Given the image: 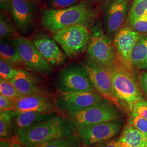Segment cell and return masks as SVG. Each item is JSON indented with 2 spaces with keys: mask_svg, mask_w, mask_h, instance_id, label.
Here are the masks:
<instances>
[{
  "mask_svg": "<svg viewBox=\"0 0 147 147\" xmlns=\"http://www.w3.org/2000/svg\"><path fill=\"white\" fill-rule=\"evenodd\" d=\"M130 63L139 69H147V36L140 37L130 56Z\"/></svg>",
  "mask_w": 147,
  "mask_h": 147,
  "instance_id": "cell-20",
  "label": "cell"
},
{
  "mask_svg": "<svg viewBox=\"0 0 147 147\" xmlns=\"http://www.w3.org/2000/svg\"><path fill=\"white\" fill-rule=\"evenodd\" d=\"M12 41L20 53L27 70L40 74L50 73L51 71L50 65L31 40L17 35Z\"/></svg>",
  "mask_w": 147,
  "mask_h": 147,
  "instance_id": "cell-11",
  "label": "cell"
},
{
  "mask_svg": "<svg viewBox=\"0 0 147 147\" xmlns=\"http://www.w3.org/2000/svg\"><path fill=\"white\" fill-rule=\"evenodd\" d=\"M109 71L118 100L125 103L131 111L134 105L142 99L135 76L128 69L119 65L110 69Z\"/></svg>",
  "mask_w": 147,
  "mask_h": 147,
  "instance_id": "cell-6",
  "label": "cell"
},
{
  "mask_svg": "<svg viewBox=\"0 0 147 147\" xmlns=\"http://www.w3.org/2000/svg\"><path fill=\"white\" fill-rule=\"evenodd\" d=\"M82 64L88 74L96 91L105 99L110 100L117 106H120L109 70L90 58L86 59Z\"/></svg>",
  "mask_w": 147,
  "mask_h": 147,
  "instance_id": "cell-9",
  "label": "cell"
},
{
  "mask_svg": "<svg viewBox=\"0 0 147 147\" xmlns=\"http://www.w3.org/2000/svg\"><path fill=\"white\" fill-rule=\"evenodd\" d=\"M56 87L60 93L96 91L83 64L77 63L69 64L59 71L56 80Z\"/></svg>",
  "mask_w": 147,
  "mask_h": 147,
  "instance_id": "cell-4",
  "label": "cell"
},
{
  "mask_svg": "<svg viewBox=\"0 0 147 147\" xmlns=\"http://www.w3.org/2000/svg\"><path fill=\"white\" fill-rule=\"evenodd\" d=\"M1 147H27L18 142L15 136L7 140H1Z\"/></svg>",
  "mask_w": 147,
  "mask_h": 147,
  "instance_id": "cell-33",
  "label": "cell"
},
{
  "mask_svg": "<svg viewBox=\"0 0 147 147\" xmlns=\"http://www.w3.org/2000/svg\"><path fill=\"white\" fill-rule=\"evenodd\" d=\"M139 84L143 92L147 97V72L141 75L139 78Z\"/></svg>",
  "mask_w": 147,
  "mask_h": 147,
  "instance_id": "cell-34",
  "label": "cell"
},
{
  "mask_svg": "<svg viewBox=\"0 0 147 147\" xmlns=\"http://www.w3.org/2000/svg\"><path fill=\"white\" fill-rule=\"evenodd\" d=\"M82 147H91V146H84Z\"/></svg>",
  "mask_w": 147,
  "mask_h": 147,
  "instance_id": "cell-38",
  "label": "cell"
},
{
  "mask_svg": "<svg viewBox=\"0 0 147 147\" xmlns=\"http://www.w3.org/2000/svg\"><path fill=\"white\" fill-rule=\"evenodd\" d=\"M98 147H120L118 140L111 141Z\"/></svg>",
  "mask_w": 147,
  "mask_h": 147,
  "instance_id": "cell-36",
  "label": "cell"
},
{
  "mask_svg": "<svg viewBox=\"0 0 147 147\" xmlns=\"http://www.w3.org/2000/svg\"><path fill=\"white\" fill-rule=\"evenodd\" d=\"M16 101L9 99L2 95H0V110H15Z\"/></svg>",
  "mask_w": 147,
  "mask_h": 147,
  "instance_id": "cell-31",
  "label": "cell"
},
{
  "mask_svg": "<svg viewBox=\"0 0 147 147\" xmlns=\"http://www.w3.org/2000/svg\"><path fill=\"white\" fill-rule=\"evenodd\" d=\"M123 121L121 119L92 125L77 126L79 136L84 146H92L109 141L121 131Z\"/></svg>",
  "mask_w": 147,
  "mask_h": 147,
  "instance_id": "cell-10",
  "label": "cell"
},
{
  "mask_svg": "<svg viewBox=\"0 0 147 147\" xmlns=\"http://www.w3.org/2000/svg\"><path fill=\"white\" fill-rule=\"evenodd\" d=\"M16 111H36L50 113L58 112L55 99L50 95L24 96L16 101Z\"/></svg>",
  "mask_w": 147,
  "mask_h": 147,
  "instance_id": "cell-13",
  "label": "cell"
},
{
  "mask_svg": "<svg viewBox=\"0 0 147 147\" xmlns=\"http://www.w3.org/2000/svg\"><path fill=\"white\" fill-rule=\"evenodd\" d=\"M88 1H101V0H88Z\"/></svg>",
  "mask_w": 147,
  "mask_h": 147,
  "instance_id": "cell-37",
  "label": "cell"
},
{
  "mask_svg": "<svg viewBox=\"0 0 147 147\" xmlns=\"http://www.w3.org/2000/svg\"><path fill=\"white\" fill-rule=\"evenodd\" d=\"M90 36L89 26L76 25L53 33V38L70 59L78 57L87 50Z\"/></svg>",
  "mask_w": 147,
  "mask_h": 147,
  "instance_id": "cell-3",
  "label": "cell"
},
{
  "mask_svg": "<svg viewBox=\"0 0 147 147\" xmlns=\"http://www.w3.org/2000/svg\"><path fill=\"white\" fill-rule=\"evenodd\" d=\"M131 111H134L147 120V101L142 99L134 105Z\"/></svg>",
  "mask_w": 147,
  "mask_h": 147,
  "instance_id": "cell-32",
  "label": "cell"
},
{
  "mask_svg": "<svg viewBox=\"0 0 147 147\" xmlns=\"http://www.w3.org/2000/svg\"><path fill=\"white\" fill-rule=\"evenodd\" d=\"M16 34V29L11 20L5 16L1 14L0 17V37L5 38Z\"/></svg>",
  "mask_w": 147,
  "mask_h": 147,
  "instance_id": "cell-27",
  "label": "cell"
},
{
  "mask_svg": "<svg viewBox=\"0 0 147 147\" xmlns=\"http://www.w3.org/2000/svg\"><path fill=\"white\" fill-rule=\"evenodd\" d=\"M129 23L134 30L147 34V18L134 19Z\"/></svg>",
  "mask_w": 147,
  "mask_h": 147,
  "instance_id": "cell-30",
  "label": "cell"
},
{
  "mask_svg": "<svg viewBox=\"0 0 147 147\" xmlns=\"http://www.w3.org/2000/svg\"><path fill=\"white\" fill-rule=\"evenodd\" d=\"M143 18H147V0H134L128 21Z\"/></svg>",
  "mask_w": 147,
  "mask_h": 147,
  "instance_id": "cell-25",
  "label": "cell"
},
{
  "mask_svg": "<svg viewBox=\"0 0 147 147\" xmlns=\"http://www.w3.org/2000/svg\"><path fill=\"white\" fill-rule=\"evenodd\" d=\"M120 147H147V136L129 124L124 126L118 140Z\"/></svg>",
  "mask_w": 147,
  "mask_h": 147,
  "instance_id": "cell-19",
  "label": "cell"
},
{
  "mask_svg": "<svg viewBox=\"0 0 147 147\" xmlns=\"http://www.w3.org/2000/svg\"><path fill=\"white\" fill-rule=\"evenodd\" d=\"M1 94L14 101H18L24 96L16 88L9 80L0 79Z\"/></svg>",
  "mask_w": 147,
  "mask_h": 147,
  "instance_id": "cell-24",
  "label": "cell"
},
{
  "mask_svg": "<svg viewBox=\"0 0 147 147\" xmlns=\"http://www.w3.org/2000/svg\"><path fill=\"white\" fill-rule=\"evenodd\" d=\"M78 132L77 126L70 117L57 115L47 121L16 132V140L24 146L37 145Z\"/></svg>",
  "mask_w": 147,
  "mask_h": 147,
  "instance_id": "cell-1",
  "label": "cell"
},
{
  "mask_svg": "<svg viewBox=\"0 0 147 147\" xmlns=\"http://www.w3.org/2000/svg\"><path fill=\"white\" fill-rule=\"evenodd\" d=\"M127 123L136 128L147 136V120L134 111L131 113L127 119Z\"/></svg>",
  "mask_w": 147,
  "mask_h": 147,
  "instance_id": "cell-26",
  "label": "cell"
},
{
  "mask_svg": "<svg viewBox=\"0 0 147 147\" xmlns=\"http://www.w3.org/2000/svg\"><path fill=\"white\" fill-rule=\"evenodd\" d=\"M13 126L12 111H1L0 113V136L1 140H7L11 137Z\"/></svg>",
  "mask_w": 147,
  "mask_h": 147,
  "instance_id": "cell-23",
  "label": "cell"
},
{
  "mask_svg": "<svg viewBox=\"0 0 147 147\" xmlns=\"http://www.w3.org/2000/svg\"><path fill=\"white\" fill-rule=\"evenodd\" d=\"M104 99L96 91L83 93H60L55 98L58 112L62 115L70 117L75 113L86 110Z\"/></svg>",
  "mask_w": 147,
  "mask_h": 147,
  "instance_id": "cell-8",
  "label": "cell"
},
{
  "mask_svg": "<svg viewBox=\"0 0 147 147\" xmlns=\"http://www.w3.org/2000/svg\"><path fill=\"white\" fill-rule=\"evenodd\" d=\"M10 81L24 96L37 95H50L40 81L25 70L20 69L16 77Z\"/></svg>",
  "mask_w": 147,
  "mask_h": 147,
  "instance_id": "cell-14",
  "label": "cell"
},
{
  "mask_svg": "<svg viewBox=\"0 0 147 147\" xmlns=\"http://www.w3.org/2000/svg\"><path fill=\"white\" fill-rule=\"evenodd\" d=\"M13 126L16 132L33 126L38 123L47 121L58 115L57 112L50 113L36 111H12Z\"/></svg>",
  "mask_w": 147,
  "mask_h": 147,
  "instance_id": "cell-18",
  "label": "cell"
},
{
  "mask_svg": "<svg viewBox=\"0 0 147 147\" xmlns=\"http://www.w3.org/2000/svg\"><path fill=\"white\" fill-rule=\"evenodd\" d=\"M70 117L76 126H79L118 120L121 114L111 101L105 98L88 109L71 115Z\"/></svg>",
  "mask_w": 147,
  "mask_h": 147,
  "instance_id": "cell-7",
  "label": "cell"
},
{
  "mask_svg": "<svg viewBox=\"0 0 147 147\" xmlns=\"http://www.w3.org/2000/svg\"><path fill=\"white\" fill-rule=\"evenodd\" d=\"M95 13L86 4L81 3L61 9H45L41 18V24L46 30L56 33L76 25L89 26L94 20Z\"/></svg>",
  "mask_w": 147,
  "mask_h": 147,
  "instance_id": "cell-2",
  "label": "cell"
},
{
  "mask_svg": "<svg viewBox=\"0 0 147 147\" xmlns=\"http://www.w3.org/2000/svg\"><path fill=\"white\" fill-rule=\"evenodd\" d=\"M0 56L2 59L14 66H25V63L13 41L2 38L0 42Z\"/></svg>",
  "mask_w": 147,
  "mask_h": 147,
  "instance_id": "cell-21",
  "label": "cell"
},
{
  "mask_svg": "<svg viewBox=\"0 0 147 147\" xmlns=\"http://www.w3.org/2000/svg\"><path fill=\"white\" fill-rule=\"evenodd\" d=\"M84 146L78 132L65 137L37 145L34 147H82Z\"/></svg>",
  "mask_w": 147,
  "mask_h": 147,
  "instance_id": "cell-22",
  "label": "cell"
},
{
  "mask_svg": "<svg viewBox=\"0 0 147 147\" xmlns=\"http://www.w3.org/2000/svg\"><path fill=\"white\" fill-rule=\"evenodd\" d=\"M128 0H113L109 6L106 15L107 31L111 37L116 36L126 17Z\"/></svg>",
  "mask_w": 147,
  "mask_h": 147,
  "instance_id": "cell-16",
  "label": "cell"
},
{
  "mask_svg": "<svg viewBox=\"0 0 147 147\" xmlns=\"http://www.w3.org/2000/svg\"><path fill=\"white\" fill-rule=\"evenodd\" d=\"M16 25L22 32L28 31L33 20V9L28 0H11L10 9Z\"/></svg>",
  "mask_w": 147,
  "mask_h": 147,
  "instance_id": "cell-17",
  "label": "cell"
},
{
  "mask_svg": "<svg viewBox=\"0 0 147 147\" xmlns=\"http://www.w3.org/2000/svg\"><path fill=\"white\" fill-rule=\"evenodd\" d=\"M89 58L109 70L118 66L117 53L99 25L92 27L87 47Z\"/></svg>",
  "mask_w": 147,
  "mask_h": 147,
  "instance_id": "cell-5",
  "label": "cell"
},
{
  "mask_svg": "<svg viewBox=\"0 0 147 147\" xmlns=\"http://www.w3.org/2000/svg\"><path fill=\"white\" fill-rule=\"evenodd\" d=\"M20 69L2 59H0V76L1 79L11 80L19 73Z\"/></svg>",
  "mask_w": 147,
  "mask_h": 147,
  "instance_id": "cell-28",
  "label": "cell"
},
{
  "mask_svg": "<svg viewBox=\"0 0 147 147\" xmlns=\"http://www.w3.org/2000/svg\"><path fill=\"white\" fill-rule=\"evenodd\" d=\"M33 1H37V0H33Z\"/></svg>",
  "mask_w": 147,
  "mask_h": 147,
  "instance_id": "cell-39",
  "label": "cell"
},
{
  "mask_svg": "<svg viewBox=\"0 0 147 147\" xmlns=\"http://www.w3.org/2000/svg\"><path fill=\"white\" fill-rule=\"evenodd\" d=\"M11 0H0L1 9L6 11H9L10 9Z\"/></svg>",
  "mask_w": 147,
  "mask_h": 147,
  "instance_id": "cell-35",
  "label": "cell"
},
{
  "mask_svg": "<svg viewBox=\"0 0 147 147\" xmlns=\"http://www.w3.org/2000/svg\"><path fill=\"white\" fill-rule=\"evenodd\" d=\"M32 42L50 65H61L67 61V56L53 38L44 33H39L33 38Z\"/></svg>",
  "mask_w": 147,
  "mask_h": 147,
  "instance_id": "cell-12",
  "label": "cell"
},
{
  "mask_svg": "<svg viewBox=\"0 0 147 147\" xmlns=\"http://www.w3.org/2000/svg\"><path fill=\"white\" fill-rule=\"evenodd\" d=\"M79 0H50L48 5L50 9H61L77 5Z\"/></svg>",
  "mask_w": 147,
  "mask_h": 147,
  "instance_id": "cell-29",
  "label": "cell"
},
{
  "mask_svg": "<svg viewBox=\"0 0 147 147\" xmlns=\"http://www.w3.org/2000/svg\"><path fill=\"white\" fill-rule=\"evenodd\" d=\"M141 37L137 32L129 27L120 28L114 40L117 53L124 62L130 63V56L135 45Z\"/></svg>",
  "mask_w": 147,
  "mask_h": 147,
  "instance_id": "cell-15",
  "label": "cell"
}]
</instances>
